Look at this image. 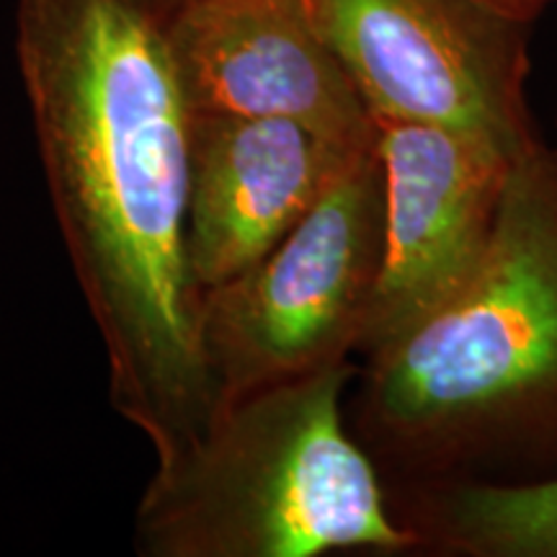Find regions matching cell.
Wrapping results in <instances>:
<instances>
[{
  "instance_id": "8",
  "label": "cell",
  "mask_w": 557,
  "mask_h": 557,
  "mask_svg": "<svg viewBox=\"0 0 557 557\" xmlns=\"http://www.w3.org/2000/svg\"><path fill=\"white\" fill-rule=\"evenodd\" d=\"M359 152L278 116L194 111L186 261L199 295L274 248Z\"/></svg>"
},
{
  "instance_id": "3",
  "label": "cell",
  "mask_w": 557,
  "mask_h": 557,
  "mask_svg": "<svg viewBox=\"0 0 557 557\" xmlns=\"http://www.w3.org/2000/svg\"><path fill=\"white\" fill-rule=\"evenodd\" d=\"M359 364L220 406L184 455L156 465L135 513L139 557L416 553L377 465L348 426Z\"/></svg>"
},
{
  "instance_id": "7",
  "label": "cell",
  "mask_w": 557,
  "mask_h": 557,
  "mask_svg": "<svg viewBox=\"0 0 557 557\" xmlns=\"http://www.w3.org/2000/svg\"><path fill=\"white\" fill-rule=\"evenodd\" d=\"M171 45L194 111L292 120L348 150L377 143L308 0H173Z\"/></svg>"
},
{
  "instance_id": "1",
  "label": "cell",
  "mask_w": 557,
  "mask_h": 557,
  "mask_svg": "<svg viewBox=\"0 0 557 557\" xmlns=\"http://www.w3.org/2000/svg\"><path fill=\"white\" fill-rule=\"evenodd\" d=\"M173 0H16V58L111 406L165 465L214 413L186 261L194 109Z\"/></svg>"
},
{
  "instance_id": "10",
  "label": "cell",
  "mask_w": 557,
  "mask_h": 557,
  "mask_svg": "<svg viewBox=\"0 0 557 557\" xmlns=\"http://www.w3.org/2000/svg\"><path fill=\"white\" fill-rule=\"evenodd\" d=\"M491 3L508 13H513V16L534 21L537 18V13L545 9L547 3H553V0H491Z\"/></svg>"
},
{
  "instance_id": "2",
  "label": "cell",
  "mask_w": 557,
  "mask_h": 557,
  "mask_svg": "<svg viewBox=\"0 0 557 557\" xmlns=\"http://www.w3.org/2000/svg\"><path fill=\"white\" fill-rule=\"evenodd\" d=\"M348 426L387 491L557 475V171L521 156L485 259L408 331L361 354Z\"/></svg>"
},
{
  "instance_id": "11",
  "label": "cell",
  "mask_w": 557,
  "mask_h": 557,
  "mask_svg": "<svg viewBox=\"0 0 557 557\" xmlns=\"http://www.w3.org/2000/svg\"><path fill=\"white\" fill-rule=\"evenodd\" d=\"M553 158H555V171H557V150H553Z\"/></svg>"
},
{
  "instance_id": "5",
  "label": "cell",
  "mask_w": 557,
  "mask_h": 557,
  "mask_svg": "<svg viewBox=\"0 0 557 557\" xmlns=\"http://www.w3.org/2000/svg\"><path fill=\"white\" fill-rule=\"evenodd\" d=\"M374 124L459 132L521 158L529 29L491 0H308Z\"/></svg>"
},
{
  "instance_id": "4",
  "label": "cell",
  "mask_w": 557,
  "mask_h": 557,
  "mask_svg": "<svg viewBox=\"0 0 557 557\" xmlns=\"http://www.w3.org/2000/svg\"><path fill=\"white\" fill-rule=\"evenodd\" d=\"M385 250V178L359 152L308 214L199 302V351L214 410L351 361L364 338Z\"/></svg>"
},
{
  "instance_id": "9",
  "label": "cell",
  "mask_w": 557,
  "mask_h": 557,
  "mask_svg": "<svg viewBox=\"0 0 557 557\" xmlns=\"http://www.w3.org/2000/svg\"><path fill=\"white\" fill-rule=\"evenodd\" d=\"M418 549L449 557H557V475L532 483L393 487Z\"/></svg>"
},
{
  "instance_id": "6",
  "label": "cell",
  "mask_w": 557,
  "mask_h": 557,
  "mask_svg": "<svg viewBox=\"0 0 557 557\" xmlns=\"http://www.w3.org/2000/svg\"><path fill=\"white\" fill-rule=\"evenodd\" d=\"M377 156L385 250L359 354L408 331L475 274L519 160L485 139L423 124H377Z\"/></svg>"
}]
</instances>
